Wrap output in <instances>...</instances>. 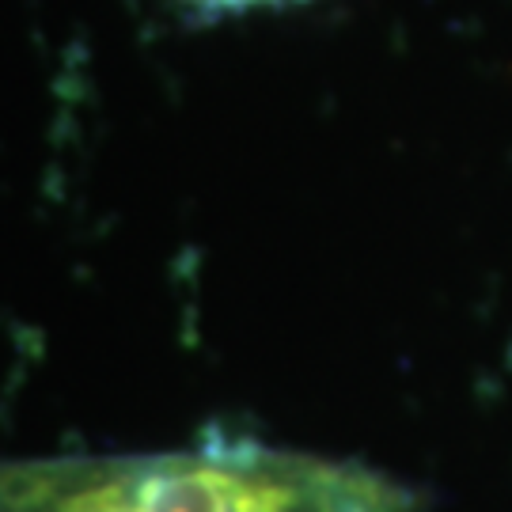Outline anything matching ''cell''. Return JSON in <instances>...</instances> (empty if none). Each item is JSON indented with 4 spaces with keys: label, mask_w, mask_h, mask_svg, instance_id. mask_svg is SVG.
Returning <instances> with one entry per match:
<instances>
[{
    "label": "cell",
    "mask_w": 512,
    "mask_h": 512,
    "mask_svg": "<svg viewBox=\"0 0 512 512\" xmlns=\"http://www.w3.org/2000/svg\"><path fill=\"white\" fill-rule=\"evenodd\" d=\"M0 512H414V490L361 463L224 440L0 463Z\"/></svg>",
    "instance_id": "6da1fadb"
},
{
    "label": "cell",
    "mask_w": 512,
    "mask_h": 512,
    "mask_svg": "<svg viewBox=\"0 0 512 512\" xmlns=\"http://www.w3.org/2000/svg\"><path fill=\"white\" fill-rule=\"evenodd\" d=\"M198 12H247V8H274V4H293V0H183Z\"/></svg>",
    "instance_id": "7a4b0ae2"
}]
</instances>
